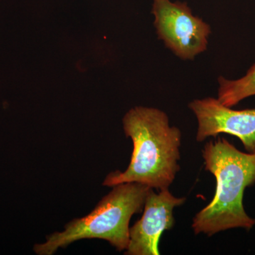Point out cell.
Returning <instances> with one entry per match:
<instances>
[{"label": "cell", "mask_w": 255, "mask_h": 255, "mask_svg": "<svg viewBox=\"0 0 255 255\" xmlns=\"http://www.w3.org/2000/svg\"><path fill=\"white\" fill-rule=\"evenodd\" d=\"M123 127L133 145L130 163L124 172L109 174L103 186L136 182L157 191L168 189L180 170L181 130L169 125L163 111L140 106L125 114Z\"/></svg>", "instance_id": "1"}, {"label": "cell", "mask_w": 255, "mask_h": 255, "mask_svg": "<svg viewBox=\"0 0 255 255\" xmlns=\"http://www.w3.org/2000/svg\"><path fill=\"white\" fill-rule=\"evenodd\" d=\"M201 152L216 187L211 202L193 218L194 234L211 237L234 228L250 231L255 219L247 214L243 196L246 188L255 184V152H242L224 137L206 142Z\"/></svg>", "instance_id": "2"}, {"label": "cell", "mask_w": 255, "mask_h": 255, "mask_svg": "<svg viewBox=\"0 0 255 255\" xmlns=\"http://www.w3.org/2000/svg\"><path fill=\"white\" fill-rule=\"evenodd\" d=\"M150 189L136 182L114 186L90 214L72 220L63 231L52 233L47 236L45 243L35 245L33 251L38 255H52L76 241L101 239L109 242L117 251H126L129 243L130 219L143 210Z\"/></svg>", "instance_id": "3"}, {"label": "cell", "mask_w": 255, "mask_h": 255, "mask_svg": "<svg viewBox=\"0 0 255 255\" xmlns=\"http://www.w3.org/2000/svg\"><path fill=\"white\" fill-rule=\"evenodd\" d=\"M152 14L159 39L183 60H192L207 48L211 28L194 16L187 3L154 0Z\"/></svg>", "instance_id": "4"}, {"label": "cell", "mask_w": 255, "mask_h": 255, "mask_svg": "<svg viewBox=\"0 0 255 255\" xmlns=\"http://www.w3.org/2000/svg\"><path fill=\"white\" fill-rule=\"evenodd\" d=\"M150 188L146 196L143 214L129 230L127 255H159V241L162 233L175 224L173 212L182 206L186 197H176L168 189L158 191Z\"/></svg>", "instance_id": "5"}, {"label": "cell", "mask_w": 255, "mask_h": 255, "mask_svg": "<svg viewBox=\"0 0 255 255\" xmlns=\"http://www.w3.org/2000/svg\"><path fill=\"white\" fill-rule=\"evenodd\" d=\"M189 109L195 114L196 141L226 133L237 137L248 152H255V109L235 110L213 97L192 101Z\"/></svg>", "instance_id": "6"}, {"label": "cell", "mask_w": 255, "mask_h": 255, "mask_svg": "<svg viewBox=\"0 0 255 255\" xmlns=\"http://www.w3.org/2000/svg\"><path fill=\"white\" fill-rule=\"evenodd\" d=\"M219 83L218 100L226 107H235L241 101L255 95V64L242 78L230 80L220 77Z\"/></svg>", "instance_id": "7"}]
</instances>
